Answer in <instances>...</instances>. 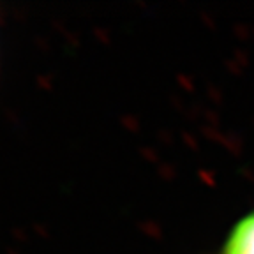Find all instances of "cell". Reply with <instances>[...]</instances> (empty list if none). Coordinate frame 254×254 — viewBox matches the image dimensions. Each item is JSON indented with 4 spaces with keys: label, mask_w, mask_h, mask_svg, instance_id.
Wrapping results in <instances>:
<instances>
[{
    "label": "cell",
    "mask_w": 254,
    "mask_h": 254,
    "mask_svg": "<svg viewBox=\"0 0 254 254\" xmlns=\"http://www.w3.org/2000/svg\"><path fill=\"white\" fill-rule=\"evenodd\" d=\"M222 254H254V214H249L231 230Z\"/></svg>",
    "instance_id": "1"
}]
</instances>
